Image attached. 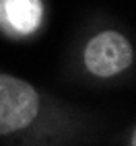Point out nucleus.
<instances>
[{
    "instance_id": "2",
    "label": "nucleus",
    "mask_w": 136,
    "mask_h": 146,
    "mask_svg": "<svg viewBox=\"0 0 136 146\" xmlns=\"http://www.w3.org/2000/svg\"><path fill=\"white\" fill-rule=\"evenodd\" d=\"M132 45L124 35L115 31H103L87 43L85 66L87 70L101 78H109L124 72L132 64Z\"/></svg>"
},
{
    "instance_id": "3",
    "label": "nucleus",
    "mask_w": 136,
    "mask_h": 146,
    "mask_svg": "<svg viewBox=\"0 0 136 146\" xmlns=\"http://www.w3.org/2000/svg\"><path fill=\"white\" fill-rule=\"evenodd\" d=\"M0 23L17 35L33 33L41 23V0H0Z\"/></svg>"
},
{
    "instance_id": "1",
    "label": "nucleus",
    "mask_w": 136,
    "mask_h": 146,
    "mask_svg": "<svg viewBox=\"0 0 136 146\" xmlns=\"http://www.w3.org/2000/svg\"><path fill=\"white\" fill-rule=\"evenodd\" d=\"M39 97L25 80L0 74V134L23 130L37 117Z\"/></svg>"
},
{
    "instance_id": "4",
    "label": "nucleus",
    "mask_w": 136,
    "mask_h": 146,
    "mask_svg": "<svg viewBox=\"0 0 136 146\" xmlns=\"http://www.w3.org/2000/svg\"><path fill=\"white\" fill-rule=\"evenodd\" d=\"M132 146H136V130H134V134H132Z\"/></svg>"
}]
</instances>
